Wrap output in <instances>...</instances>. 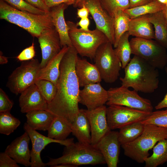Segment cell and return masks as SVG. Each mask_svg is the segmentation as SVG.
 <instances>
[{"label": "cell", "mask_w": 167, "mask_h": 167, "mask_svg": "<svg viewBox=\"0 0 167 167\" xmlns=\"http://www.w3.org/2000/svg\"><path fill=\"white\" fill-rule=\"evenodd\" d=\"M78 54L73 46L69 47L61 62L56 95L48 105V110L71 124L79 110L80 86L75 69Z\"/></svg>", "instance_id": "obj_1"}, {"label": "cell", "mask_w": 167, "mask_h": 167, "mask_svg": "<svg viewBox=\"0 0 167 167\" xmlns=\"http://www.w3.org/2000/svg\"><path fill=\"white\" fill-rule=\"evenodd\" d=\"M124 69L125 75L120 78L122 86L145 93H152L158 87V69L141 58L134 55Z\"/></svg>", "instance_id": "obj_2"}, {"label": "cell", "mask_w": 167, "mask_h": 167, "mask_svg": "<svg viewBox=\"0 0 167 167\" xmlns=\"http://www.w3.org/2000/svg\"><path fill=\"white\" fill-rule=\"evenodd\" d=\"M0 18L15 24L38 38L44 29L54 27L50 12L38 15L19 10L0 0Z\"/></svg>", "instance_id": "obj_3"}, {"label": "cell", "mask_w": 167, "mask_h": 167, "mask_svg": "<svg viewBox=\"0 0 167 167\" xmlns=\"http://www.w3.org/2000/svg\"><path fill=\"white\" fill-rule=\"evenodd\" d=\"M167 138V128L144 125L141 135L134 141L121 145L124 155L139 163H144L149 151L160 140Z\"/></svg>", "instance_id": "obj_4"}, {"label": "cell", "mask_w": 167, "mask_h": 167, "mask_svg": "<svg viewBox=\"0 0 167 167\" xmlns=\"http://www.w3.org/2000/svg\"><path fill=\"white\" fill-rule=\"evenodd\" d=\"M63 163L77 167L82 165L104 164L106 162L102 154L95 146L78 142L65 146L61 156L50 158L46 164L47 166L53 167Z\"/></svg>", "instance_id": "obj_5"}, {"label": "cell", "mask_w": 167, "mask_h": 167, "mask_svg": "<svg viewBox=\"0 0 167 167\" xmlns=\"http://www.w3.org/2000/svg\"><path fill=\"white\" fill-rule=\"evenodd\" d=\"M66 23L72 46L82 56L94 59L99 47L109 41L105 34L96 28L84 30L78 28L76 24L72 22L68 21Z\"/></svg>", "instance_id": "obj_6"}, {"label": "cell", "mask_w": 167, "mask_h": 167, "mask_svg": "<svg viewBox=\"0 0 167 167\" xmlns=\"http://www.w3.org/2000/svg\"><path fill=\"white\" fill-rule=\"evenodd\" d=\"M113 45L109 41L102 44L97 50L94 58L102 79L110 84L117 80L122 68L121 62Z\"/></svg>", "instance_id": "obj_7"}, {"label": "cell", "mask_w": 167, "mask_h": 167, "mask_svg": "<svg viewBox=\"0 0 167 167\" xmlns=\"http://www.w3.org/2000/svg\"><path fill=\"white\" fill-rule=\"evenodd\" d=\"M130 41L132 53L134 55L157 69H163L166 66V49L155 40L135 37Z\"/></svg>", "instance_id": "obj_8"}, {"label": "cell", "mask_w": 167, "mask_h": 167, "mask_svg": "<svg viewBox=\"0 0 167 167\" xmlns=\"http://www.w3.org/2000/svg\"><path fill=\"white\" fill-rule=\"evenodd\" d=\"M40 69V63L37 59L23 61L9 75L6 86L13 94H20L35 84Z\"/></svg>", "instance_id": "obj_9"}, {"label": "cell", "mask_w": 167, "mask_h": 167, "mask_svg": "<svg viewBox=\"0 0 167 167\" xmlns=\"http://www.w3.org/2000/svg\"><path fill=\"white\" fill-rule=\"evenodd\" d=\"M108 92V98L106 104L108 106L122 105L150 113L153 111L150 101L141 97L135 90L131 91L121 86L111 88Z\"/></svg>", "instance_id": "obj_10"}, {"label": "cell", "mask_w": 167, "mask_h": 167, "mask_svg": "<svg viewBox=\"0 0 167 167\" xmlns=\"http://www.w3.org/2000/svg\"><path fill=\"white\" fill-rule=\"evenodd\" d=\"M151 113L119 105L109 106L106 109L107 122L111 130L141 121Z\"/></svg>", "instance_id": "obj_11"}, {"label": "cell", "mask_w": 167, "mask_h": 167, "mask_svg": "<svg viewBox=\"0 0 167 167\" xmlns=\"http://www.w3.org/2000/svg\"><path fill=\"white\" fill-rule=\"evenodd\" d=\"M23 127L25 131L28 134L32 143L30 161L31 167H45L47 166L46 163L42 161L41 157V153L48 144L52 143H55L67 146L74 143L73 138L67 139L63 140H59L45 136L30 127L26 122L24 124Z\"/></svg>", "instance_id": "obj_12"}, {"label": "cell", "mask_w": 167, "mask_h": 167, "mask_svg": "<svg viewBox=\"0 0 167 167\" xmlns=\"http://www.w3.org/2000/svg\"><path fill=\"white\" fill-rule=\"evenodd\" d=\"M82 4L88 9L96 28L104 33L113 45L115 42L113 18L103 8L100 0H83L79 7Z\"/></svg>", "instance_id": "obj_13"}, {"label": "cell", "mask_w": 167, "mask_h": 167, "mask_svg": "<svg viewBox=\"0 0 167 167\" xmlns=\"http://www.w3.org/2000/svg\"><path fill=\"white\" fill-rule=\"evenodd\" d=\"M41 49L40 68H44L61 51L62 47L60 37L54 26L45 29L37 38Z\"/></svg>", "instance_id": "obj_14"}, {"label": "cell", "mask_w": 167, "mask_h": 167, "mask_svg": "<svg viewBox=\"0 0 167 167\" xmlns=\"http://www.w3.org/2000/svg\"><path fill=\"white\" fill-rule=\"evenodd\" d=\"M106 109L103 105L92 110L85 109L90 126L91 144L94 146L111 131L107 122Z\"/></svg>", "instance_id": "obj_15"}, {"label": "cell", "mask_w": 167, "mask_h": 167, "mask_svg": "<svg viewBox=\"0 0 167 167\" xmlns=\"http://www.w3.org/2000/svg\"><path fill=\"white\" fill-rule=\"evenodd\" d=\"M121 145L118 132L110 131L95 145L103 156L108 167H117Z\"/></svg>", "instance_id": "obj_16"}, {"label": "cell", "mask_w": 167, "mask_h": 167, "mask_svg": "<svg viewBox=\"0 0 167 167\" xmlns=\"http://www.w3.org/2000/svg\"><path fill=\"white\" fill-rule=\"evenodd\" d=\"M80 90L79 103L85 106L89 110L104 105L108 98V91L100 83L88 84Z\"/></svg>", "instance_id": "obj_17"}, {"label": "cell", "mask_w": 167, "mask_h": 167, "mask_svg": "<svg viewBox=\"0 0 167 167\" xmlns=\"http://www.w3.org/2000/svg\"><path fill=\"white\" fill-rule=\"evenodd\" d=\"M30 140L28 134L25 131L8 145L4 152L17 163L25 167L30 166L31 151L29 148Z\"/></svg>", "instance_id": "obj_18"}, {"label": "cell", "mask_w": 167, "mask_h": 167, "mask_svg": "<svg viewBox=\"0 0 167 167\" xmlns=\"http://www.w3.org/2000/svg\"><path fill=\"white\" fill-rule=\"evenodd\" d=\"M19 97L20 111L26 113L38 109L48 110V104L35 84L22 92Z\"/></svg>", "instance_id": "obj_19"}, {"label": "cell", "mask_w": 167, "mask_h": 167, "mask_svg": "<svg viewBox=\"0 0 167 167\" xmlns=\"http://www.w3.org/2000/svg\"><path fill=\"white\" fill-rule=\"evenodd\" d=\"M75 69L80 87L100 83L102 80L100 73L95 65L90 63L86 59L78 57Z\"/></svg>", "instance_id": "obj_20"}, {"label": "cell", "mask_w": 167, "mask_h": 167, "mask_svg": "<svg viewBox=\"0 0 167 167\" xmlns=\"http://www.w3.org/2000/svg\"><path fill=\"white\" fill-rule=\"evenodd\" d=\"M68 6L62 4L50 8L52 22L58 33L62 47L73 46L68 34V28L65 20L64 12Z\"/></svg>", "instance_id": "obj_21"}, {"label": "cell", "mask_w": 167, "mask_h": 167, "mask_svg": "<svg viewBox=\"0 0 167 167\" xmlns=\"http://www.w3.org/2000/svg\"><path fill=\"white\" fill-rule=\"evenodd\" d=\"M71 133L78 142L91 144V128L85 109H79V112L71 123Z\"/></svg>", "instance_id": "obj_22"}, {"label": "cell", "mask_w": 167, "mask_h": 167, "mask_svg": "<svg viewBox=\"0 0 167 167\" xmlns=\"http://www.w3.org/2000/svg\"><path fill=\"white\" fill-rule=\"evenodd\" d=\"M128 32L130 36L135 37L150 39L155 38L154 31L148 15L131 19Z\"/></svg>", "instance_id": "obj_23"}, {"label": "cell", "mask_w": 167, "mask_h": 167, "mask_svg": "<svg viewBox=\"0 0 167 167\" xmlns=\"http://www.w3.org/2000/svg\"><path fill=\"white\" fill-rule=\"evenodd\" d=\"M69 47L67 46L63 47L60 52L57 55L50 60L44 68L41 69L39 73L37 80H47L57 85L60 75L61 62Z\"/></svg>", "instance_id": "obj_24"}, {"label": "cell", "mask_w": 167, "mask_h": 167, "mask_svg": "<svg viewBox=\"0 0 167 167\" xmlns=\"http://www.w3.org/2000/svg\"><path fill=\"white\" fill-rule=\"evenodd\" d=\"M55 116L48 110H33L26 113V123L34 130L45 131L49 128Z\"/></svg>", "instance_id": "obj_25"}, {"label": "cell", "mask_w": 167, "mask_h": 167, "mask_svg": "<svg viewBox=\"0 0 167 167\" xmlns=\"http://www.w3.org/2000/svg\"><path fill=\"white\" fill-rule=\"evenodd\" d=\"M149 21L154 28V40L167 49V23L162 11L148 14Z\"/></svg>", "instance_id": "obj_26"}, {"label": "cell", "mask_w": 167, "mask_h": 167, "mask_svg": "<svg viewBox=\"0 0 167 167\" xmlns=\"http://www.w3.org/2000/svg\"><path fill=\"white\" fill-rule=\"evenodd\" d=\"M47 131L49 137L65 140L71 133V124L63 118L56 115Z\"/></svg>", "instance_id": "obj_27"}, {"label": "cell", "mask_w": 167, "mask_h": 167, "mask_svg": "<svg viewBox=\"0 0 167 167\" xmlns=\"http://www.w3.org/2000/svg\"><path fill=\"white\" fill-rule=\"evenodd\" d=\"M166 162L167 138L160 140L154 147L152 155L145 160V166L156 167Z\"/></svg>", "instance_id": "obj_28"}, {"label": "cell", "mask_w": 167, "mask_h": 167, "mask_svg": "<svg viewBox=\"0 0 167 167\" xmlns=\"http://www.w3.org/2000/svg\"><path fill=\"white\" fill-rule=\"evenodd\" d=\"M144 125L140 122H135L119 129L118 140L121 145L131 142L138 138L143 132Z\"/></svg>", "instance_id": "obj_29"}, {"label": "cell", "mask_w": 167, "mask_h": 167, "mask_svg": "<svg viewBox=\"0 0 167 167\" xmlns=\"http://www.w3.org/2000/svg\"><path fill=\"white\" fill-rule=\"evenodd\" d=\"M165 7V5L161 4L156 0L147 4L129 8L123 11L131 19L161 11Z\"/></svg>", "instance_id": "obj_30"}, {"label": "cell", "mask_w": 167, "mask_h": 167, "mask_svg": "<svg viewBox=\"0 0 167 167\" xmlns=\"http://www.w3.org/2000/svg\"><path fill=\"white\" fill-rule=\"evenodd\" d=\"M128 32L124 33L120 38L117 46L114 49L115 54L121 61L122 68L124 69L131 60V49L129 41Z\"/></svg>", "instance_id": "obj_31"}, {"label": "cell", "mask_w": 167, "mask_h": 167, "mask_svg": "<svg viewBox=\"0 0 167 167\" xmlns=\"http://www.w3.org/2000/svg\"><path fill=\"white\" fill-rule=\"evenodd\" d=\"M115 42L113 46L116 48L122 36L128 30L130 19L123 11L117 13L113 18Z\"/></svg>", "instance_id": "obj_32"}, {"label": "cell", "mask_w": 167, "mask_h": 167, "mask_svg": "<svg viewBox=\"0 0 167 167\" xmlns=\"http://www.w3.org/2000/svg\"><path fill=\"white\" fill-rule=\"evenodd\" d=\"M20 120L7 111L0 113V133L8 135L19 126Z\"/></svg>", "instance_id": "obj_33"}, {"label": "cell", "mask_w": 167, "mask_h": 167, "mask_svg": "<svg viewBox=\"0 0 167 167\" xmlns=\"http://www.w3.org/2000/svg\"><path fill=\"white\" fill-rule=\"evenodd\" d=\"M103 8L112 17L118 11L130 8L129 0H100Z\"/></svg>", "instance_id": "obj_34"}, {"label": "cell", "mask_w": 167, "mask_h": 167, "mask_svg": "<svg viewBox=\"0 0 167 167\" xmlns=\"http://www.w3.org/2000/svg\"><path fill=\"white\" fill-rule=\"evenodd\" d=\"M35 84L48 104L50 103L56 95L57 85L52 82L45 79L37 80Z\"/></svg>", "instance_id": "obj_35"}, {"label": "cell", "mask_w": 167, "mask_h": 167, "mask_svg": "<svg viewBox=\"0 0 167 167\" xmlns=\"http://www.w3.org/2000/svg\"><path fill=\"white\" fill-rule=\"evenodd\" d=\"M140 122L167 128V109L152 111Z\"/></svg>", "instance_id": "obj_36"}, {"label": "cell", "mask_w": 167, "mask_h": 167, "mask_svg": "<svg viewBox=\"0 0 167 167\" xmlns=\"http://www.w3.org/2000/svg\"><path fill=\"white\" fill-rule=\"evenodd\" d=\"M19 10L38 15L47 13L30 5L24 0H2ZM49 13V12H48Z\"/></svg>", "instance_id": "obj_37"}, {"label": "cell", "mask_w": 167, "mask_h": 167, "mask_svg": "<svg viewBox=\"0 0 167 167\" xmlns=\"http://www.w3.org/2000/svg\"><path fill=\"white\" fill-rule=\"evenodd\" d=\"M14 103L1 88H0V113L10 111Z\"/></svg>", "instance_id": "obj_38"}, {"label": "cell", "mask_w": 167, "mask_h": 167, "mask_svg": "<svg viewBox=\"0 0 167 167\" xmlns=\"http://www.w3.org/2000/svg\"><path fill=\"white\" fill-rule=\"evenodd\" d=\"M35 55L34 45L33 42L31 46L23 50L16 58L19 61H26L33 59Z\"/></svg>", "instance_id": "obj_39"}, {"label": "cell", "mask_w": 167, "mask_h": 167, "mask_svg": "<svg viewBox=\"0 0 167 167\" xmlns=\"http://www.w3.org/2000/svg\"><path fill=\"white\" fill-rule=\"evenodd\" d=\"M17 163L5 152L0 153V167H19Z\"/></svg>", "instance_id": "obj_40"}, {"label": "cell", "mask_w": 167, "mask_h": 167, "mask_svg": "<svg viewBox=\"0 0 167 167\" xmlns=\"http://www.w3.org/2000/svg\"><path fill=\"white\" fill-rule=\"evenodd\" d=\"M46 5L50 8L62 4L68 6L73 5L76 3L77 0H43Z\"/></svg>", "instance_id": "obj_41"}, {"label": "cell", "mask_w": 167, "mask_h": 167, "mask_svg": "<svg viewBox=\"0 0 167 167\" xmlns=\"http://www.w3.org/2000/svg\"><path fill=\"white\" fill-rule=\"evenodd\" d=\"M32 6L46 12L50 11V8L45 4L43 0H24Z\"/></svg>", "instance_id": "obj_42"}, {"label": "cell", "mask_w": 167, "mask_h": 167, "mask_svg": "<svg viewBox=\"0 0 167 167\" xmlns=\"http://www.w3.org/2000/svg\"><path fill=\"white\" fill-rule=\"evenodd\" d=\"M80 7V8L77 9L78 17L80 19L88 17L90 13L88 8L83 4Z\"/></svg>", "instance_id": "obj_43"}, {"label": "cell", "mask_w": 167, "mask_h": 167, "mask_svg": "<svg viewBox=\"0 0 167 167\" xmlns=\"http://www.w3.org/2000/svg\"><path fill=\"white\" fill-rule=\"evenodd\" d=\"M77 26L80 27V28L84 30H89V26L90 24V20L88 17L81 19L77 22Z\"/></svg>", "instance_id": "obj_44"}, {"label": "cell", "mask_w": 167, "mask_h": 167, "mask_svg": "<svg viewBox=\"0 0 167 167\" xmlns=\"http://www.w3.org/2000/svg\"><path fill=\"white\" fill-rule=\"evenodd\" d=\"M156 0H129L130 8L139 6L150 3Z\"/></svg>", "instance_id": "obj_45"}, {"label": "cell", "mask_w": 167, "mask_h": 167, "mask_svg": "<svg viewBox=\"0 0 167 167\" xmlns=\"http://www.w3.org/2000/svg\"><path fill=\"white\" fill-rule=\"evenodd\" d=\"M165 71L167 75V67H165ZM166 108L167 109V93L163 99L159 102L155 106V109L156 110Z\"/></svg>", "instance_id": "obj_46"}, {"label": "cell", "mask_w": 167, "mask_h": 167, "mask_svg": "<svg viewBox=\"0 0 167 167\" xmlns=\"http://www.w3.org/2000/svg\"><path fill=\"white\" fill-rule=\"evenodd\" d=\"M8 62V58L7 57L2 55L1 51L0 52V64H4L7 63Z\"/></svg>", "instance_id": "obj_47"}, {"label": "cell", "mask_w": 167, "mask_h": 167, "mask_svg": "<svg viewBox=\"0 0 167 167\" xmlns=\"http://www.w3.org/2000/svg\"><path fill=\"white\" fill-rule=\"evenodd\" d=\"M76 166L67 163H63L54 166L53 167H76Z\"/></svg>", "instance_id": "obj_48"}, {"label": "cell", "mask_w": 167, "mask_h": 167, "mask_svg": "<svg viewBox=\"0 0 167 167\" xmlns=\"http://www.w3.org/2000/svg\"><path fill=\"white\" fill-rule=\"evenodd\" d=\"M164 17L167 23V7H166L162 11Z\"/></svg>", "instance_id": "obj_49"}, {"label": "cell", "mask_w": 167, "mask_h": 167, "mask_svg": "<svg viewBox=\"0 0 167 167\" xmlns=\"http://www.w3.org/2000/svg\"><path fill=\"white\" fill-rule=\"evenodd\" d=\"M83 0H77L74 6L75 7H79V6Z\"/></svg>", "instance_id": "obj_50"}, {"label": "cell", "mask_w": 167, "mask_h": 167, "mask_svg": "<svg viewBox=\"0 0 167 167\" xmlns=\"http://www.w3.org/2000/svg\"><path fill=\"white\" fill-rule=\"evenodd\" d=\"M157 1L159 2L160 3L164 4L165 5H166L167 2V0H156Z\"/></svg>", "instance_id": "obj_51"}, {"label": "cell", "mask_w": 167, "mask_h": 167, "mask_svg": "<svg viewBox=\"0 0 167 167\" xmlns=\"http://www.w3.org/2000/svg\"><path fill=\"white\" fill-rule=\"evenodd\" d=\"M165 5H166V7H167V3H166V4Z\"/></svg>", "instance_id": "obj_52"}]
</instances>
